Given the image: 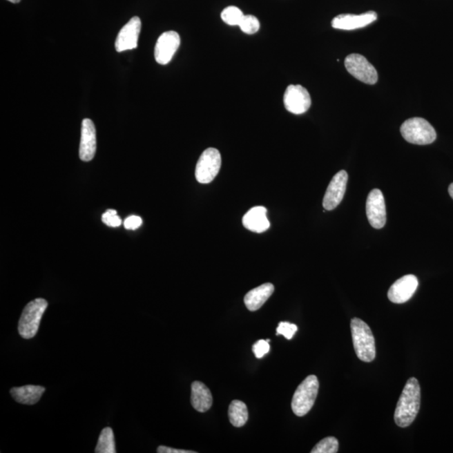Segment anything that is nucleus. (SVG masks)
Returning <instances> with one entry per match:
<instances>
[{
  "instance_id": "19",
  "label": "nucleus",
  "mask_w": 453,
  "mask_h": 453,
  "mask_svg": "<svg viewBox=\"0 0 453 453\" xmlns=\"http://www.w3.org/2000/svg\"><path fill=\"white\" fill-rule=\"evenodd\" d=\"M45 392L46 389L40 385H25L11 389L10 394L18 403L31 405L37 404Z\"/></svg>"
},
{
  "instance_id": "6",
  "label": "nucleus",
  "mask_w": 453,
  "mask_h": 453,
  "mask_svg": "<svg viewBox=\"0 0 453 453\" xmlns=\"http://www.w3.org/2000/svg\"><path fill=\"white\" fill-rule=\"evenodd\" d=\"M221 164V154L217 149L209 148L203 151L195 171L197 181L202 184H209L212 182L220 173Z\"/></svg>"
},
{
  "instance_id": "12",
  "label": "nucleus",
  "mask_w": 453,
  "mask_h": 453,
  "mask_svg": "<svg viewBox=\"0 0 453 453\" xmlns=\"http://www.w3.org/2000/svg\"><path fill=\"white\" fill-rule=\"evenodd\" d=\"M142 21L137 17H133L126 26L120 30L115 41L117 52L137 48Z\"/></svg>"
},
{
  "instance_id": "21",
  "label": "nucleus",
  "mask_w": 453,
  "mask_h": 453,
  "mask_svg": "<svg viewBox=\"0 0 453 453\" xmlns=\"http://www.w3.org/2000/svg\"><path fill=\"white\" fill-rule=\"evenodd\" d=\"M96 453H115V435L110 427L102 430L99 441L95 448Z\"/></svg>"
},
{
  "instance_id": "30",
  "label": "nucleus",
  "mask_w": 453,
  "mask_h": 453,
  "mask_svg": "<svg viewBox=\"0 0 453 453\" xmlns=\"http://www.w3.org/2000/svg\"><path fill=\"white\" fill-rule=\"evenodd\" d=\"M449 194H450L451 197L453 199V183L449 186L448 189Z\"/></svg>"
},
{
  "instance_id": "23",
  "label": "nucleus",
  "mask_w": 453,
  "mask_h": 453,
  "mask_svg": "<svg viewBox=\"0 0 453 453\" xmlns=\"http://www.w3.org/2000/svg\"><path fill=\"white\" fill-rule=\"evenodd\" d=\"M339 443L337 438L328 436L320 441L312 449L311 453H336L338 451Z\"/></svg>"
},
{
  "instance_id": "27",
  "label": "nucleus",
  "mask_w": 453,
  "mask_h": 453,
  "mask_svg": "<svg viewBox=\"0 0 453 453\" xmlns=\"http://www.w3.org/2000/svg\"><path fill=\"white\" fill-rule=\"evenodd\" d=\"M269 351V342L265 340H260L253 345V352L257 358H261L267 354Z\"/></svg>"
},
{
  "instance_id": "26",
  "label": "nucleus",
  "mask_w": 453,
  "mask_h": 453,
  "mask_svg": "<svg viewBox=\"0 0 453 453\" xmlns=\"http://www.w3.org/2000/svg\"><path fill=\"white\" fill-rule=\"evenodd\" d=\"M102 221L104 224L113 226V228H116V226H119L122 224V220L117 214L116 211L113 209L107 210L102 216Z\"/></svg>"
},
{
  "instance_id": "24",
  "label": "nucleus",
  "mask_w": 453,
  "mask_h": 453,
  "mask_svg": "<svg viewBox=\"0 0 453 453\" xmlns=\"http://www.w3.org/2000/svg\"><path fill=\"white\" fill-rule=\"evenodd\" d=\"M242 31L247 35H253L258 32L260 28V23L253 15H244L239 26Z\"/></svg>"
},
{
  "instance_id": "20",
  "label": "nucleus",
  "mask_w": 453,
  "mask_h": 453,
  "mask_svg": "<svg viewBox=\"0 0 453 453\" xmlns=\"http://www.w3.org/2000/svg\"><path fill=\"white\" fill-rule=\"evenodd\" d=\"M229 417L233 427H244L249 419L247 405L243 401H233L229 405Z\"/></svg>"
},
{
  "instance_id": "18",
  "label": "nucleus",
  "mask_w": 453,
  "mask_h": 453,
  "mask_svg": "<svg viewBox=\"0 0 453 453\" xmlns=\"http://www.w3.org/2000/svg\"><path fill=\"white\" fill-rule=\"evenodd\" d=\"M275 287L271 283H265L253 289L244 296V304L249 311H255L260 309L263 305L271 298Z\"/></svg>"
},
{
  "instance_id": "17",
  "label": "nucleus",
  "mask_w": 453,
  "mask_h": 453,
  "mask_svg": "<svg viewBox=\"0 0 453 453\" xmlns=\"http://www.w3.org/2000/svg\"><path fill=\"white\" fill-rule=\"evenodd\" d=\"M213 396L210 389L200 381L191 384V401L193 408L198 412H206L212 407Z\"/></svg>"
},
{
  "instance_id": "15",
  "label": "nucleus",
  "mask_w": 453,
  "mask_h": 453,
  "mask_svg": "<svg viewBox=\"0 0 453 453\" xmlns=\"http://www.w3.org/2000/svg\"><path fill=\"white\" fill-rule=\"evenodd\" d=\"M97 150V135L95 124L89 119L81 123L79 157L83 162H91Z\"/></svg>"
},
{
  "instance_id": "10",
  "label": "nucleus",
  "mask_w": 453,
  "mask_h": 453,
  "mask_svg": "<svg viewBox=\"0 0 453 453\" xmlns=\"http://www.w3.org/2000/svg\"><path fill=\"white\" fill-rule=\"evenodd\" d=\"M181 44V38L175 31L170 30L163 33L158 38L155 46V59L157 64L166 65L173 60Z\"/></svg>"
},
{
  "instance_id": "22",
  "label": "nucleus",
  "mask_w": 453,
  "mask_h": 453,
  "mask_svg": "<svg viewBox=\"0 0 453 453\" xmlns=\"http://www.w3.org/2000/svg\"><path fill=\"white\" fill-rule=\"evenodd\" d=\"M244 17V13L242 12L239 8L235 6L225 8L221 14L222 21L226 23V25L233 26H239Z\"/></svg>"
},
{
  "instance_id": "16",
  "label": "nucleus",
  "mask_w": 453,
  "mask_h": 453,
  "mask_svg": "<svg viewBox=\"0 0 453 453\" xmlns=\"http://www.w3.org/2000/svg\"><path fill=\"white\" fill-rule=\"evenodd\" d=\"M267 209L264 206H255L246 213L243 218V225L252 232L260 233L269 228Z\"/></svg>"
},
{
  "instance_id": "5",
  "label": "nucleus",
  "mask_w": 453,
  "mask_h": 453,
  "mask_svg": "<svg viewBox=\"0 0 453 453\" xmlns=\"http://www.w3.org/2000/svg\"><path fill=\"white\" fill-rule=\"evenodd\" d=\"M401 133L406 142L419 146L432 144L436 139L435 128L423 118L405 120L401 127Z\"/></svg>"
},
{
  "instance_id": "8",
  "label": "nucleus",
  "mask_w": 453,
  "mask_h": 453,
  "mask_svg": "<svg viewBox=\"0 0 453 453\" xmlns=\"http://www.w3.org/2000/svg\"><path fill=\"white\" fill-rule=\"evenodd\" d=\"M284 105L287 110L294 115H302L311 105L310 93L300 85H290L284 95Z\"/></svg>"
},
{
  "instance_id": "13",
  "label": "nucleus",
  "mask_w": 453,
  "mask_h": 453,
  "mask_svg": "<svg viewBox=\"0 0 453 453\" xmlns=\"http://www.w3.org/2000/svg\"><path fill=\"white\" fill-rule=\"evenodd\" d=\"M418 280L416 276L407 275L397 280L388 291V298L390 302L402 304L411 299L418 287Z\"/></svg>"
},
{
  "instance_id": "11",
  "label": "nucleus",
  "mask_w": 453,
  "mask_h": 453,
  "mask_svg": "<svg viewBox=\"0 0 453 453\" xmlns=\"http://www.w3.org/2000/svg\"><path fill=\"white\" fill-rule=\"evenodd\" d=\"M349 175L345 171L336 174L328 185L323 198V206L327 211L334 210L341 203L345 197Z\"/></svg>"
},
{
  "instance_id": "3",
  "label": "nucleus",
  "mask_w": 453,
  "mask_h": 453,
  "mask_svg": "<svg viewBox=\"0 0 453 453\" xmlns=\"http://www.w3.org/2000/svg\"><path fill=\"white\" fill-rule=\"evenodd\" d=\"M48 302L45 299L37 298L26 305L19 318L18 331L23 338L30 339L37 335L39 327Z\"/></svg>"
},
{
  "instance_id": "9",
  "label": "nucleus",
  "mask_w": 453,
  "mask_h": 453,
  "mask_svg": "<svg viewBox=\"0 0 453 453\" xmlns=\"http://www.w3.org/2000/svg\"><path fill=\"white\" fill-rule=\"evenodd\" d=\"M366 213L373 228L380 229L386 224V208L384 195L378 189L370 191L366 202Z\"/></svg>"
},
{
  "instance_id": "4",
  "label": "nucleus",
  "mask_w": 453,
  "mask_h": 453,
  "mask_svg": "<svg viewBox=\"0 0 453 453\" xmlns=\"http://www.w3.org/2000/svg\"><path fill=\"white\" fill-rule=\"evenodd\" d=\"M319 389V381L316 376H307L302 381L292 398L291 408L295 415L304 416L314 407Z\"/></svg>"
},
{
  "instance_id": "25",
  "label": "nucleus",
  "mask_w": 453,
  "mask_h": 453,
  "mask_svg": "<svg viewBox=\"0 0 453 453\" xmlns=\"http://www.w3.org/2000/svg\"><path fill=\"white\" fill-rule=\"evenodd\" d=\"M298 327L292 324L287 322H281L279 323L278 327L276 329L277 335H283L285 338L291 340L294 337L295 334L298 331Z\"/></svg>"
},
{
  "instance_id": "29",
  "label": "nucleus",
  "mask_w": 453,
  "mask_h": 453,
  "mask_svg": "<svg viewBox=\"0 0 453 453\" xmlns=\"http://www.w3.org/2000/svg\"><path fill=\"white\" fill-rule=\"evenodd\" d=\"M158 453H195L193 451L181 450V449H175L166 446H160L157 448Z\"/></svg>"
},
{
  "instance_id": "31",
  "label": "nucleus",
  "mask_w": 453,
  "mask_h": 453,
  "mask_svg": "<svg viewBox=\"0 0 453 453\" xmlns=\"http://www.w3.org/2000/svg\"><path fill=\"white\" fill-rule=\"evenodd\" d=\"M8 1H10V2L13 3H18L21 2V0H8Z\"/></svg>"
},
{
  "instance_id": "1",
  "label": "nucleus",
  "mask_w": 453,
  "mask_h": 453,
  "mask_svg": "<svg viewBox=\"0 0 453 453\" xmlns=\"http://www.w3.org/2000/svg\"><path fill=\"white\" fill-rule=\"evenodd\" d=\"M421 407V386L416 378L406 382L403 392L398 401L394 421L398 427H407L413 423Z\"/></svg>"
},
{
  "instance_id": "28",
  "label": "nucleus",
  "mask_w": 453,
  "mask_h": 453,
  "mask_svg": "<svg viewBox=\"0 0 453 453\" xmlns=\"http://www.w3.org/2000/svg\"><path fill=\"white\" fill-rule=\"evenodd\" d=\"M142 218L135 215H132L126 218L124 222V228L128 230H135L139 228L142 224Z\"/></svg>"
},
{
  "instance_id": "2",
  "label": "nucleus",
  "mask_w": 453,
  "mask_h": 453,
  "mask_svg": "<svg viewBox=\"0 0 453 453\" xmlns=\"http://www.w3.org/2000/svg\"><path fill=\"white\" fill-rule=\"evenodd\" d=\"M351 333L355 353L361 361L370 363L376 358V349L372 331L367 324L359 318L351 320Z\"/></svg>"
},
{
  "instance_id": "7",
  "label": "nucleus",
  "mask_w": 453,
  "mask_h": 453,
  "mask_svg": "<svg viewBox=\"0 0 453 453\" xmlns=\"http://www.w3.org/2000/svg\"><path fill=\"white\" fill-rule=\"evenodd\" d=\"M347 71L356 79L366 84L374 85L378 81V73L374 66L359 54H351L346 57Z\"/></svg>"
},
{
  "instance_id": "14",
  "label": "nucleus",
  "mask_w": 453,
  "mask_h": 453,
  "mask_svg": "<svg viewBox=\"0 0 453 453\" xmlns=\"http://www.w3.org/2000/svg\"><path fill=\"white\" fill-rule=\"evenodd\" d=\"M376 19L377 14L374 11H369L362 15L343 14L333 19L331 26L338 30H353L364 28Z\"/></svg>"
}]
</instances>
